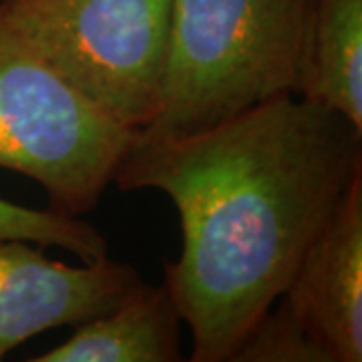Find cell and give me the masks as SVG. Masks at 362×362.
Returning a JSON list of instances; mask_svg holds the SVG:
<instances>
[{"label":"cell","instance_id":"6da1fadb","mask_svg":"<svg viewBox=\"0 0 362 362\" xmlns=\"http://www.w3.org/2000/svg\"><path fill=\"white\" fill-rule=\"evenodd\" d=\"M358 177L361 127L294 93L195 135L131 143L117 187L159 189L180 214L183 246L163 284L192 361H232Z\"/></svg>","mask_w":362,"mask_h":362},{"label":"cell","instance_id":"277c9868","mask_svg":"<svg viewBox=\"0 0 362 362\" xmlns=\"http://www.w3.org/2000/svg\"><path fill=\"white\" fill-rule=\"evenodd\" d=\"M52 71L131 131L159 107L173 0H0Z\"/></svg>","mask_w":362,"mask_h":362},{"label":"cell","instance_id":"9c48e42d","mask_svg":"<svg viewBox=\"0 0 362 362\" xmlns=\"http://www.w3.org/2000/svg\"><path fill=\"white\" fill-rule=\"evenodd\" d=\"M2 240H28L42 247H61L81 262L109 256L107 238L89 221L52 209L18 206L0 197V242Z\"/></svg>","mask_w":362,"mask_h":362},{"label":"cell","instance_id":"30bf717a","mask_svg":"<svg viewBox=\"0 0 362 362\" xmlns=\"http://www.w3.org/2000/svg\"><path fill=\"white\" fill-rule=\"evenodd\" d=\"M230 362H330L326 350L304 330L290 312H266L235 349Z\"/></svg>","mask_w":362,"mask_h":362},{"label":"cell","instance_id":"ba28073f","mask_svg":"<svg viewBox=\"0 0 362 362\" xmlns=\"http://www.w3.org/2000/svg\"><path fill=\"white\" fill-rule=\"evenodd\" d=\"M294 95L362 129V0H310Z\"/></svg>","mask_w":362,"mask_h":362},{"label":"cell","instance_id":"52a82bcc","mask_svg":"<svg viewBox=\"0 0 362 362\" xmlns=\"http://www.w3.org/2000/svg\"><path fill=\"white\" fill-rule=\"evenodd\" d=\"M181 316L168 286L139 284L113 310L77 324L30 362H180Z\"/></svg>","mask_w":362,"mask_h":362},{"label":"cell","instance_id":"7a4b0ae2","mask_svg":"<svg viewBox=\"0 0 362 362\" xmlns=\"http://www.w3.org/2000/svg\"><path fill=\"white\" fill-rule=\"evenodd\" d=\"M310 0H173L156 117L135 141L211 129L294 93Z\"/></svg>","mask_w":362,"mask_h":362},{"label":"cell","instance_id":"3957f363","mask_svg":"<svg viewBox=\"0 0 362 362\" xmlns=\"http://www.w3.org/2000/svg\"><path fill=\"white\" fill-rule=\"evenodd\" d=\"M135 137L59 77L0 6V169L37 181L49 209L81 218Z\"/></svg>","mask_w":362,"mask_h":362},{"label":"cell","instance_id":"5b68a950","mask_svg":"<svg viewBox=\"0 0 362 362\" xmlns=\"http://www.w3.org/2000/svg\"><path fill=\"white\" fill-rule=\"evenodd\" d=\"M141 284L137 270L105 258L71 266L28 240L0 242V361L45 330L113 310Z\"/></svg>","mask_w":362,"mask_h":362},{"label":"cell","instance_id":"8992f818","mask_svg":"<svg viewBox=\"0 0 362 362\" xmlns=\"http://www.w3.org/2000/svg\"><path fill=\"white\" fill-rule=\"evenodd\" d=\"M278 302L330 362L362 361V177L312 240Z\"/></svg>","mask_w":362,"mask_h":362}]
</instances>
